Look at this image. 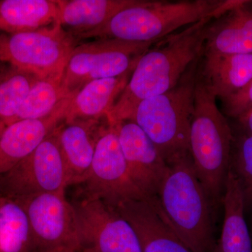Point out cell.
<instances>
[{
  "mask_svg": "<svg viewBox=\"0 0 252 252\" xmlns=\"http://www.w3.org/2000/svg\"><path fill=\"white\" fill-rule=\"evenodd\" d=\"M74 209L78 252H142L130 223L114 207L79 192Z\"/></svg>",
  "mask_w": 252,
  "mask_h": 252,
  "instance_id": "cell-8",
  "label": "cell"
},
{
  "mask_svg": "<svg viewBox=\"0 0 252 252\" xmlns=\"http://www.w3.org/2000/svg\"><path fill=\"white\" fill-rule=\"evenodd\" d=\"M140 0H56L60 24L73 38L102 26Z\"/></svg>",
  "mask_w": 252,
  "mask_h": 252,
  "instance_id": "cell-20",
  "label": "cell"
},
{
  "mask_svg": "<svg viewBox=\"0 0 252 252\" xmlns=\"http://www.w3.org/2000/svg\"><path fill=\"white\" fill-rule=\"evenodd\" d=\"M75 46L74 38L60 23L37 31L0 33V63L41 79L61 77Z\"/></svg>",
  "mask_w": 252,
  "mask_h": 252,
  "instance_id": "cell-7",
  "label": "cell"
},
{
  "mask_svg": "<svg viewBox=\"0 0 252 252\" xmlns=\"http://www.w3.org/2000/svg\"><path fill=\"white\" fill-rule=\"evenodd\" d=\"M200 58L173 89L142 101L129 119L148 136L167 164L189 154V130Z\"/></svg>",
  "mask_w": 252,
  "mask_h": 252,
  "instance_id": "cell-5",
  "label": "cell"
},
{
  "mask_svg": "<svg viewBox=\"0 0 252 252\" xmlns=\"http://www.w3.org/2000/svg\"><path fill=\"white\" fill-rule=\"evenodd\" d=\"M203 55L198 76L217 99L234 95L252 80V54Z\"/></svg>",
  "mask_w": 252,
  "mask_h": 252,
  "instance_id": "cell-16",
  "label": "cell"
},
{
  "mask_svg": "<svg viewBox=\"0 0 252 252\" xmlns=\"http://www.w3.org/2000/svg\"><path fill=\"white\" fill-rule=\"evenodd\" d=\"M235 125L233 128L245 133L252 135V108L234 119Z\"/></svg>",
  "mask_w": 252,
  "mask_h": 252,
  "instance_id": "cell-27",
  "label": "cell"
},
{
  "mask_svg": "<svg viewBox=\"0 0 252 252\" xmlns=\"http://www.w3.org/2000/svg\"><path fill=\"white\" fill-rule=\"evenodd\" d=\"M79 185L81 193L113 207L126 200L146 197L131 178L117 131L107 121L96 144L90 170Z\"/></svg>",
  "mask_w": 252,
  "mask_h": 252,
  "instance_id": "cell-10",
  "label": "cell"
},
{
  "mask_svg": "<svg viewBox=\"0 0 252 252\" xmlns=\"http://www.w3.org/2000/svg\"><path fill=\"white\" fill-rule=\"evenodd\" d=\"M197 74L189 152L212 207L222 203L229 172L232 126Z\"/></svg>",
  "mask_w": 252,
  "mask_h": 252,
  "instance_id": "cell-4",
  "label": "cell"
},
{
  "mask_svg": "<svg viewBox=\"0 0 252 252\" xmlns=\"http://www.w3.org/2000/svg\"><path fill=\"white\" fill-rule=\"evenodd\" d=\"M114 208L135 230L142 252H193L176 234L150 198L126 200Z\"/></svg>",
  "mask_w": 252,
  "mask_h": 252,
  "instance_id": "cell-13",
  "label": "cell"
},
{
  "mask_svg": "<svg viewBox=\"0 0 252 252\" xmlns=\"http://www.w3.org/2000/svg\"><path fill=\"white\" fill-rule=\"evenodd\" d=\"M72 95L63 100L49 117L18 121L6 126L0 135V175L9 171L34 152L63 122Z\"/></svg>",
  "mask_w": 252,
  "mask_h": 252,
  "instance_id": "cell-14",
  "label": "cell"
},
{
  "mask_svg": "<svg viewBox=\"0 0 252 252\" xmlns=\"http://www.w3.org/2000/svg\"><path fill=\"white\" fill-rule=\"evenodd\" d=\"M222 204L224 211L223 224L213 252H252V237L245 219L243 193L230 170Z\"/></svg>",
  "mask_w": 252,
  "mask_h": 252,
  "instance_id": "cell-19",
  "label": "cell"
},
{
  "mask_svg": "<svg viewBox=\"0 0 252 252\" xmlns=\"http://www.w3.org/2000/svg\"><path fill=\"white\" fill-rule=\"evenodd\" d=\"M41 252H77L73 251V250H67V249H58V250H49V251Z\"/></svg>",
  "mask_w": 252,
  "mask_h": 252,
  "instance_id": "cell-28",
  "label": "cell"
},
{
  "mask_svg": "<svg viewBox=\"0 0 252 252\" xmlns=\"http://www.w3.org/2000/svg\"><path fill=\"white\" fill-rule=\"evenodd\" d=\"M232 128L229 170L238 180L247 213L252 210V135Z\"/></svg>",
  "mask_w": 252,
  "mask_h": 252,
  "instance_id": "cell-25",
  "label": "cell"
},
{
  "mask_svg": "<svg viewBox=\"0 0 252 252\" xmlns=\"http://www.w3.org/2000/svg\"><path fill=\"white\" fill-rule=\"evenodd\" d=\"M222 105L223 114L233 119L252 108V80L238 94L222 100Z\"/></svg>",
  "mask_w": 252,
  "mask_h": 252,
  "instance_id": "cell-26",
  "label": "cell"
},
{
  "mask_svg": "<svg viewBox=\"0 0 252 252\" xmlns=\"http://www.w3.org/2000/svg\"><path fill=\"white\" fill-rule=\"evenodd\" d=\"M107 119L62 122L58 138L67 167L69 186L79 185L90 170L96 144Z\"/></svg>",
  "mask_w": 252,
  "mask_h": 252,
  "instance_id": "cell-15",
  "label": "cell"
},
{
  "mask_svg": "<svg viewBox=\"0 0 252 252\" xmlns=\"http://www.w3.org/2000/svg\"><path fill=\"white\" fill-rule=\"evenodd\" d=\"M32 73L14 66L5 68L0 78V120L9 125L30 91L39 80Z\"/></svg>",
  "mask_w": 252,
  "mask_h": 252,
  "instance_id": "cell-24",
  "label": "cell"
},
{
  "mask_svg": "<svg viewBox=\"0 0 252 252\" xmlns=\"http://www.w3.org/2000/svg\"><path fill=\"white\" fill-rule=\"evenodd\" d=\"M4 70V69H0V78H1V74H2L3 71Z\"/></svg>",
  "mask_w": 252,
  "mask_h": 252,
  "instance_id": "cell-31",
  "label": "cell"
},
{
  "mask_svg": "<svg viewBox=\"0 0 252 252\" xmlns=\"http://www.w3.org/2000/svg\"><path fill=\"white\" fill-rule=\"evenodd\" d=\"M132 72L88 83L73 94L63 122L104 119L124 91Z\"/></svg>",
  "mask_w": 252,
  "mask_h": 252,
  "instance_id": "cell-18",
  "label": "cell"
},
{
  "mask_svg": "<svg viewBox=\"0 0 252 252\" xmlns=\"http://www.w3.org/2000/svg\"><path fill=\"white\" fill-rule=\"evenodd\" d=\"M203 53L252 54V1H243L212 21Z\"/></svg>",
  "mask_w": 252,
  "mask_h": 252,
  "instance_id": "cell-17",
  "label": "cell"
},
{
  "mask_svg": "<svg viewBox=\"0 0 252 252\" xmlns=\"http://www.w3.org/2000/svg\"><path fill=\"white\" fill-rule=\"evenodd\" d=\"M69 186L56 127L34 152L0 175V197L23 200L66 190Z\"/></svg>",
  "mask_w": 252,
  "mask_h": 252,
  "instance_id": "cell-9",
  "label": "cell"
},
{
  "mask_svg": "<svg viewBox=\"0 0 252 252\" xmlns=\"http://www.w3.org/2000/svg\"><path fill=\"white\" fill-rule=\"evenodd\" d=\"M72 94L64 89L63 76L39 79L30 91L12 123L49 117L63 100Z\"/></svg>",
  "mask_w": 252,
  "mask_h": 252,
  "instance_id": "cell-23",
  "label": "cell"
},
{
  "mask_svg": "<svg viewBox=\"0 0 252 252\" xmlns=\"http://www.w3.org/2000/svg\"><path fill=\"white\" fill-rule=\"evenodd\" d=\"M31 224L21 202L0 197V252H32Z\"/></svg>",
  "mask_w": 252,
  "mask_h": 252,
  "instance_id": "cell-22",
  "label": "cell"
},
{
  "mask_svg": "<svg viewBox=\"0 0 252 252\" xmlns=\"http://www.w3.org/2000/svg\"><path fill=\"white\" fill-rule=\"evenodd\" d=\"M250 232H251L252 237V217H251V222H250Z\"/></svg>",
  "mask_w": 252,
  "mask_h": 252,
  "instance_id": "cell-30",
  "label": "cell"
},
{
  "mask_svg": "<svg viewBox=\"0 0 252 252\" xmlns=\"http://www.w3.org/2000/svg\"><path fill=\"white\" fill-rule=\"evenodd\" d=\"M59 7L52 0H1L0 31H40L59 24Z\"/></svg>",
  "mask_w": 252,
  "mask_h": 252,
  "instance_id": "cell-21",
  "label": "cell"
},
{
  "mask_svg": "<svg viewBox=\"0 0 252 252\" xmlns=\"http://www.w3.org/2000/svg\"><path fill=\"white\" fill-rule=\"evenodd\" d=\"M155 43L99 39L75 46L63 72V86L69 94H75L91 81L132 72Z\"/></svg>",
  "mask_w": 252,
  "mask_h": 252,
  "instance_id": "cell-6",
  "label": "cell"
},
{
  "mask_svg": "<svg viewBox=\"0 0 252 252\" xmlns=\"http://www.w3.org/2000/svg\"><path fill=\"white\" fill-rule=\"evenodd\" d=\"M132 181L147 198H152L167 170V162L148 136L132 121L113 126Z\"/></svg>",
  "mask_w": 252,
  "mask_h": 252,
  "instance_id": "cell-12",
  "label": "cell"
},
{
  "mask_svg": "<svg viewBox=\"0 0 252 252\" xmlns=\"http://www.w3.org/2000/svg\"><path fill=\"white\" fill-rule=\"evenodd\" d=\"M27 212L32 252L67 249L78 252L74 209L65 190L18 200Z\"/></svg>",
  "mask_w": 252,
  "mask_h": 252,
  "instance_id": "cell-11",
  "label": "cell"
},
{
  "mask_svg": "<svg viewBox=\"0 0 252 252\" xmlns=\"http://www.w3.org/2000/svg\"><path fill=\"white\" fill-rule=\"evenodd\" d=\"M243 0L142 1L126 8L102 26L79 34L77 39H116L157 42L177 30L212 16H221Z\"/></svg>",
  "mask_w": 252,
  "mask_h": 252,
  "instance_id": "cell-2",
  "label": "cell"
},
{
  "mask_svg": "<svg viewBox=\"0 0 252 252\" xmlns=\"http://www.w3.org/2000/svg\"><path fill=\"white\" fill-rule=\"evenodd\" d=\"M167 165L157 193L149 198L192 252H213V207L190 154Z\"/></svg>",
  "mask_w": 252,
  "mask_h": 252,
  "instance_id": "cell-3",
  "label": "cell"
},
{
  "mask_svg": "<svg viewBox=\"0 0 252 252\" xmlns=\"http://www.w3.org/2000/svg\"><path fill=\"white\" fill-rule=\"evenodd\" d=\"M217 17L204 18L155 43L139 60L128 82L106 116L107 122L114 126L129 120L142 101L173 89L201 57L207 29Z\"/></svg>",
  "mask_w": 252,
  "mask_h": 252,
  "instance_id": "cell-1",
  "label": "cell"
},
{
  "mask_svg": "<svg viewBox=\"0 0 252 252\" xmlns=\"http://www.w3.org/2000/svg\"><path fill=\"white\" fill-rule=\"evenodd\" d=\"M6 127V124L3 121L0 120V135H1V132L4 130V129Z\"/></svg>",
  "mask_w": 252,
  "mask_h": 252,
  "instance_id": "cell-29",
  "label": "cell"
}]
</instances>
